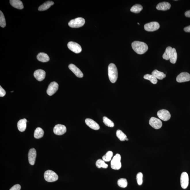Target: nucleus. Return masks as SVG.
<instances>
[{
	"instance_id": "412c9836",
	"label": "nucleus",
	"mask_w": 190,
	"mask_h": 190,
	"mask_svg": "<svg viewBox=\"0 0 190 190\" xmlns=\"http://www.w3.org/2000/svg\"><path fill=\"white\" fill-rule=\"evenodd\" d=\"M37 58L39 61L43 62H47L50 60V57L48 55L44 53H40L38 54Z\"/></svg>"
},
{
	"instance_id": "dca6fc26",
	"label": "nucleus",
	"mask_w": 190,
	"mask_h": 190,
	"mask_svg": "<svg viewBox=\"0 0 190 190\" xmlns=\"http://www.w3.org/2000/svg\"><path fill=\"white\" fill-rule=\"evenodd\" d=\"M69 67V69L75 74L77 77H79V78H82L83 77V73L75 65L73 64H70Z\"/></svg>"
},
{
	"instance_id": "2f4dec72",
	"label": "nucleus",
	"mask_w": 190,
	"mask_h": 190,
	"mask_svg": "<svg viewBox=\"0 0 190 190\" xmlns=\"http://www.w3.org/2000/svg\"><path fill=\"white\" fill-rule=\"evenodd\" d=\"M118 186L121 188H125L128 186V181L126 178L119 179L118 181Z\"/></svg>"
},
{
	"instance_id": "2eb2a0df",
	"label": "nucleus",
	"mask_w": 190,
	"mask_h": 190,
	"mask_svg": "<svg viewBox=\"0 0 190 190\" xmlns=\"http://www.w3.org/2000/svg\"><path fill=\"white\" fill-rule=\"evenodd\" d=\"M45 72L42 69H38L34 73V75L36 80L41 81L43 80L45 78Z\"/></svg>"
},
{
	"instance_id": "20e7f679",
	"label": "nucleus",
	"mask_w": 190,
	"mask_h": 190,
	"mask_svg": "<svg viewBox=\"0 0 190 190\" xmlns=\"http://www.w3.org/2000/svg\"><path fill=\"white\" fill-rule=\"evenodd\" d=\"M85 23L84 19L81 17H78L70 20L69 22V25L71 28H78L83 26Z\"/></svg>"
},
{
	"instance_id": "6e6552de",
	"label": "nucleus",
	"mask_w": 190,
	"mask_h": 190,
	"mask_svg": "<svg viewBox=\"0 0 190 190\" xmlns=\"http://www.w3.org/2000/svg\"><path fill=\"white\" fill-rule=\"evenodd\" d=\"M68 48L76 54L80 53L82 51V48L81 46L75 42H70L67 44Z\"/></svg>"
},
{
	"instance_id": "f3484780",
	"label": "nucleus",
	"mask_w": 190,
	"mask_h": 190,
	"mask_svg": "<svg viewBox=\"0 0 190 190\" xmlns=\"http://www.w3.org/2000/svg\"><path fill=\"white\" fill-rule=\"evenodd\" d=\"M85 123L87 126L91 129L94 130H99L100 126L99 124L92 119L90 118H87L85 120Z\"/></svg>"
},
{
	"instance_id": "f257e3e1",
	"label": "nucleus",
	"mask_w": 190,
	"mask_h": 190,
	"mask_svg": "<svg viewBox=\"0 0 190 190\" xmlns=\"http://www.w3.org/2000/svg\"><path fill=\"white\" fill-rule=\"evenodd\" d=\"M132 47L134 52L140 55L145 53L148 49V46L146 44L138 41H135L132 42Z\"/></svg>"
},
{
	"instance_id": "7c9ffc66",
	"label": "nucleus",
	"mask_w": 190,
	"mask_h": 190,
	"mask_svg": "<svg viewBox=\"0 0 190 190\" xmlns=\"http://www.w3.org/2000/svg\"><path fill=\"white\" fill-rule=\"evenodd\" d=\"M103 121L104 124L106 126L109 127H113L114 126H115V124H114L113 122L110 119H109L107 117H103Z\"/></svg>"
},
{
	"instance_id": "4468645a",
	"label": "nucleus",
	"mask_w": 190,
	"mask_h": 190,
	"mask_svg": "<svg viewBox=\"0 0 190 190\" xmlns=\"http://www.w3.org/2000/svg\"><path fill=\"white\" fill-rule=\"evenodd\" d=\"M29 162L31 165H34L35 162L36 157V151L34 148H32L29 150L28 154Z\"/></svg>"
},
{
	"instance_id": "1a4fd4ad",
	"label": "nucleus",
	"mask_w": 190,
	"mask_h": 190,
	"mask_svg": "<svg viewBox=\"0 0 190 190\" xmlns=\"http://www.w3.org/2000/svg\"><path fill=\"white\" fill-rule=\"evenodd\" d=\"M157 116L159 119L164 121H167L170 119L171 115L168 111L166 110H161L158 111Z\"/></svg>"
},
{
	"instance_id": "393cba45",
	"label": "nucleus",
	"mask_w": 190,
	"mask_h": 190,
	"mask_svg": "<svg viewBox=\"0 0 190 190\" xmlns=\"http://www.w3.org/2000/svg\"><path fill=\"white\" fill-rule=\"evenodd\" d=\"M172 48V47L169 46L166 49L165 52L164 54L163 55V58L166 60H170Z\"/></svg>"
},
{
	"instance_id": "f8f14e48",
	"label": "nucleus",
	"mask_w": 190,
	"mask_h": 190,
	"mask_svg": "<svg viewBox=\"0 0 190 190\" xmlns=\"http://www.w3.org/2000/svg\"><path fill=\"white\" fill-rule=\"evenodd\" d=\"M66 131V127L64 125L58 124L54 128L53 132L56 135H62L65 133Z\"/></svg>"
},
{
	"instance_id": "5701e85b",
	"label": "nucleus",
	"mask_w": 190,
	"mask_h": 190,
	"mask_svg": "<svg viewBox=\"0 0 190 190\" xmlns=\"http://www.w3.org/2000/svg\"><path fill=\"white\" fill-rule=\"evenodd\" d=\"M152 75L154 76L157 79L161 80H162L166 77V74H164L162 72H160L156 69L155 70L152 72Z\"/></svg>"
},
{
	"instance_id": "a878e982",
	"label": "nucleus",
	"mask_w": 190,
	"mask_h": 190,
	"mask_svg": "<svg viewBox=\"0 0 190 190\" xmlns=\"http://www.w3.org/2000/svg\"><path fill=\"white\" fill-rule=\"evenodd\" d=\"M177 55L176 50L175 48H172L170 58V62L172 64H175L177 61Z\"/></svg>"
},
{
	"instance_id": "a211bd4d",
	"label": "nucleus",
	"mask_w": 190,
	"mask_h": 190,
	"mask_svg": "<svg viewBox=\"0 0 190 190\" xmlns=\"http://www.w3.org/2000/svg\"><path fill=\"white\" fill-rule=\"evenodd\" d=\"M171 4L167 2L159 3L156 6V9L158 10L166 11L170 9Z\"/></svg>"
},
{
	"instance_id": "a19ab883",
	"label": "nucleus",
	"mask_w": 190,
	"mask_h": 190,
	"mask_svg": "<svg viewBox=\"0 0 190 190\" xmlns=\"http://www.w3.org/2000/svg\"><path fill=\"white\" fill-rule=\"evenodd\" d=\"M138 25L140 24H139V23H138Z\"/></svg>"
},
{
	"instance_id": "39448f33",
	"label": "nucleus",
	"mask_w": 190,
	"mask_h": 190,
	"mask_svg": "<svg viewBox=\"0 0 190 190\" xmlns=\"http://www.w3.org/2000/svg\"><path fill=\"white\" fill-rule=\"evenodd\" d=\"M44 178L47 182H53L58 180V175L54 171L48 170L44 172Z\"/></svg>"
},
{
	"instance_id": "473e14b6",
	"label": "nucleus",
	"mask_w": 190,
	"mask_h": 190,
	"mask_svg": "<svg viewBox=\"0 0 190 190\" xmlns=\"http://www.w3.org/2000/svg\"><path fill=\"white\" fill-rule=\"evenodd\" d=\"M113 153L111 151H109L102 157V159L105 162H109L111 160L113 156Z\"/></svg>"
},
{
	"instance_id": "c756f323",
	"label": "nucleus",
	"mask_w": 190,
	"mask_h": 190,
	"mask_svg": "<svg viewBox=\"0 0 190 190\" xmlns=\"http://www.w3.org/2000/svg\"><path fill=\"white\" fill-rule=\"evenodd\" d=\"M96 166L98 168H107L108 167V165L105 164L103 160L101 159H98L96 161Z\"/></svg>"
},
{
	"instance_id": "f03ea898",
	"label": "nucleus",
	"mask_w": 190,
	"mask_h": 190,
	"mask_svg": "<svg viewBox=\"0 0 190 190\" xmlns=\"http://www.w3.org/2000/svg\"><path fill=\"white\" fill-rule=\"evenodd\" d=\"M108 75L110 81L115 83L118 77V70L115 64L110 63L108 66Z\"/></svg>"
},
{
	"instance_id": "b1692460",
	"label": "nucleus",
	"mask_w": 190,
	"mask_h": 190,
	"mask_svg": "<svg viewBox=\"0 0 190 190\" xmlns=\"http://www.w3.org/2000/svg\"><path fill=\"white\" fill-rule=\"evenodd\" d=\"M44 134V132L43 130L40 128H37L35 131L34 137L36 139L41 138L43 137Z\"/></svg>"
},
{
	"instance_id": "423d86ee",
	"label": "nucleus",
	"mask_w": 190,
	"mask_h": 190,
	"mask_svg": "<svg viewBox=\"0 0 190 190\" xmlns=\"http://www.w3.org/2000/svg\"><path fill=\"white\" fill-rule=\"evenodd\" d=\"M159 24L158 22H153L146 24L144 26V28L147 31H154L159 29Z\"/></svg>"
},
{
	"instance_id": "9d476101",
	"label": "nucleus",
	"mask_w": 190,
	"mask_h": 190,
	"mask_svg": "<svg viewBox=\"0 0 190 190\" xmlns=\"http://www.w3.org/2000/svg\"><path fill=\"white\" fill-rule=\"evenodd\" d=\"M149 123L150 126L156 129H160L162 126L161 120L154 117H152L150 118Z\"/></svg>"
},
{
	"instance_id": "ea45409f",
	"label": "nucleus",
	"mask_w": 190,
	"mask_h": 190,
	"mask_svg": "<svg viewBox=\"0 0 190 190\" xmlns=\"http://www.w3.org/2000/svg\"><path fill=\"white\" fill-rule=\"evenodd\" d=\"M128 140H129V139H128V138H127V139H126V140L128 141Z\"/></svg>"
},
{
	"instance_id": "aec40b11",
	"label": "nucleus",
	"mask_w": 190,
	"mask_h": 190,
	"mask_svg": "<svg viewBox=\"0 0 190 190\" xmlns=\"http://www.w3.org/2000/svg\"><path fill=\"white\" fill-rule=\"evenodd\" d=\"M10 3L11 5L15 8L20 10L24 8L23 3L20 0H10Z\"/></svg>"
},
{
	"instance_id": "cd10ccee",
	"label": "nucleus",
	"mask_w": 190,
	"mask_h": 190,
	"mask_svg": "<svg viewBox=\"0 0 190 190\" xmlns=\"http://www.w3.org/2000/svg\"><path fill=\"white\" fill-rule=\"evenodd\" d=\"M142 9L143 8L141 5L140 4H136L131 8L130 11L131 12L137 14L140 12L142 10Z\"/></svg>"
},
{
	"instance_id": "9b49d317",
	"label": "nucleus",
	"mask_w": 190,
	"mask_h": 190,
	"mask_svg": "<svg viewBox=\"0 0 190 190\" xmlns=\"http://www.w3.org/2000/svg\"><path fill=\"white\" fill-rule=\"evenodd\" d=\"M58 85L56 82L54 81L50 83L48 88L47 93L50 96H52L55 94L58 91Z\"/></svg>"
},
{
	"instance_id": "7ed1b4c3",
	"label": "nucleus",
	"mask_w": 190,
	"mask_h": 190,
	"mask_svg": "<svg viewBox=\"0 0 190 190\" xmlns=\"http://www.w3.org/2000/svg\"><path fill=\"white\" fill-rule=\"evenodd\" d=\"M121 156L119 154H117L114 156L111 163V167L112 169L118 170L121 168Z\"/></svg>"
},
{
	"instance_id": "e433bc0d",
	"label": "nucleus",
	"mask_w": 190,
	"mask_h": 190,
	"mask_svg": "<svg viewBox=\"0 0 190 190\" xmlns=\"http://www.w3.org/2000/svg\"><path fill=\"white\" fill-rule=\"evenodd\" d=\"M6 94V92L1 86H0V96L3 97Z\"/></svg>"
},
{
	"instance_id": "c9c22d12",
	"label": "nucleus",
	"mask_w": 190,
	"mask_h": 190,
	"mask_svg": "<svg viewBox=\"0 0 190 190\" xmlns=\"http://www.w3.org/2000/svg\"><path fill=\"white\" fill-rule=\"evenodd\" d=\"M21 189V186L19 184L14 185L10 190H20Z\"/></svg>"
},
{
	"instance_id": "72a5a7b5",
	"label": "nucleus",
	"mask_w": 190,
	"mask_h": 190,
	"mask_svg": "<svg viewBox=\"0 0 190 190\" xmlns=\"http://www.w3.org/2000/svg\"><path fill=\"white\" fill-rule=\"evenodd\" d=\"M6 25L5 18L3 13L1 11H0V26L1 27H5Z\"/></svg>"
},
{
	"instance_id": "ddd939ff",
	"label": "nucleus",
	"mask_w": 190,
	"mask_h": 190,
	"mask_svg": "<svg viewBox=\"0 0 190 190\" xmlns=\"http://www.w3.org/2000/svg\"><path fill=\"white\" fill-rule=\"evenodd\" d=\"M190 80V74L187 72H183L177 76L176 81L178 82L189 81Z\"/></svg>"
},
{
	"instance_id": "4c0bfd02",
	"label": "nucleus",
	"mask_w": 190,
	"mask_h": 190,
	"mask_svg": "<svg viewBox=\"0 0 190 190\" xmlns=\"http://www.w3.org/2000/svg\"><path fill=\"white\" fill-rule=\"evenodd\" d=\"M184 30L185 32L187 33H190V25L188 26L184 29Z\"/></svg>"
},
{
	"instance_id": "0eeeda50",
	"label": "nucleus",
	"mask_w": 190,
	"mask_h": 190,
	"mask_svg": "<svg viewBox=\"0 0 190 190\" xmlns=\"http://www.w3.org/2000/svg\"><path fill=\"white\" fill-rule=\"evenodd\" d=\"M189 176L186 172H184L180 176V185L183 189H186L189 185Z\"/></svg>"
},
{
	"instance_id": "bb28decb",
	"label": "nucleus",
	"mask_w": 190,
	"mask_h": 190,
	"mask_svg": "<svg viewBox=\"0 0 190 190\" xmlns=\"http://www.w3.org/2000/svg\"><path fill=\"white\" fill-rule=\"evenodd\" d=\"M144 78L149 80L153 84H156L158 82L157 79L154 76L152 75V74L151 75L149 74H146L144 76Z\"/></svg>"
},
{
	"instance_id": "4be33fe9",
	"label": "nucleus",
	"mask_w": 190,
	"mask_h": 190,
	"mask_svg": "<svg viewBox=\"0 0 190 190\" xmlns=\"http://www.w3.org/2000/svg\"><path fill=\"white\" fill-rule=\"evenodd\" d=\"M54 4V3L53 1H47L39 6L38 9V10L39 11H45L50 8L51 6L53 5Z\"/></svg>"
},
{
	"instance_id": "f704fd0d",
	"label": "nucleus",
	"mask_w": 190,
	"mask_h": 190,
	"mask_svg": "<svg viewBox=\"0 0 190 190\" xmlns=\"http://www.w3.org/2000/svg\"><path fill=\"white\" fill-rule=\"evenodd\" d=\"M142 177L143 175L142 172H139L137 175V181L138 184L139 186H141L142 183Z\"/></svg>"
},
{
	"instance_id": "58836bf2",
	"label": "nucleus",
	"mask_w": 190,
	"mask_h": 190,
	"mask_svg": "<svg viewBox=\"0 0 190 190\" xmlns=\"http://www.w3.org/2000/svg\"><path fill=\"white\" fill-rule=\"evenodd\" d=\"M185 15L187 17H190V10L187 11L185 13Z\"/></svg>"
},
{
	"instance_id": "c85d7f7f",
	"label": "nucleus",
	"mask_w": 190,
	"mask_h": 190,
	"mask_svg": "<svg viewBox=\"0 0 190 190\" xmlns=\"http://www.w3.org/2000/svg\"><path fill=\"white\" fill-rule=\"evenodd\" d=\"M116 136L118 139L121 141H124L127 138L126 134L120 130H118L117 131Z\"/></svg>"
},
{
	"instance_id": "6ab92c4d",
	"label": "nucleus",
	"mask_w": 190,
	"mask_h": 190,
	"mask_svg": "<svg viewBox=\"0 0 190 190\" xmlns=\"http://www.w3.org/2000/svg\"><path fill=\"white\" fill-rule=\"evenodd\" d=\"M27 120L26 119H23L18 121L17 123V127L19 131L23 132L25 131L26 128Z\"/></svg>"
}]
</instances>
